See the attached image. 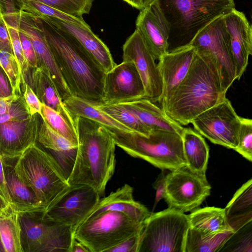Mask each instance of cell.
I'll list each match as a JSON object with an SVG mask.
<instances>
[{
    "mask_svg": "<svg viewBox=\"0 0 252 252\" xmlns=\"http://www.w3.org/2000/svg\"><path fill=\"white\" fill-rule=\"evenodd\" d=\"M211 189L206 175L193 172L185 166L168 173L164 198L168 207L191 212L210 195Z\"/></svg>",
    "mask_w": 252,
    "mask_h": 252,
    "instance_id": "8fae6325",
    "label": "cell"
},
{
    "mask_svg": "<svg viewBox=\"0 0 252 252\" xmlns=\"http://www.w3.org/2000/svg\"><path fill=\"white\" fill-rule=\"evenodd\" d=\"M24 0L38 1L67 14L81 18L90 13L94 0H0V11Z\"/></svg>",
    "mask_w": 252,
    "mask_h": 252,
    "instance_id": "836d02e7",
    "label": "cell"
},
{
    "mask_svg": "<svg viewBox=\"0 0 252 252\" xmlns=\"http://www.w3.org/2000/svg\"><path fill=\"white\" fill-rule=\"evenodd\" d=\"M70 252H90V251L81 242L73 238L70 246Z\"/></svg>",
    "mask_w": 252,
    "mask_h": 252,
    "instance_id": "f907efd6",
    "label": "cell"
},
{
    "mask_svg": "<svg viewBox=\"0 0 252 252\" xmlns=\"http://www.w3.org/2000/svg\"><path fill=\"white\" fill-rule=\"evenodd\" d=\"M1 15L7 26L16 27L30 39L37 58L38 66L48 69L63 101L72 96L37 23L35 16L22 10Z\"/></svg>",
    "mask_w": 252,
    "mask_h": 252,
    "instance_id": "4fadbf2b",
    "label": "cell"
},
{
    "mask_svg": "<svg viewBox=\"0 0 252 252\" xmlns=\"http://www.w3.org/2000/svg\"><path fill=\"white\" fill-rule=\"evenodd\" d=\"M133 191V188L125 184L111 192L107 196L100 198L97 205L88 218L102 212L113 211L122 213L143 223L151 213L145 206L134 200Z\"/></svg>",
    "mask_w": 252,
    "mask_h": 252,
    "instance_id": "603a6c76",
    "label": "cell"
},
{
    "mask_svg": "<svg viewBox=\"0 0 252 252\" xmlns=\"http://www.w3.org/2000/svg\"><path fill=\"white\" fill-rule=\"evenodd\" d=\"M0 51H7L14 54L10 37L8 30V27L1 15H0Z\"/></svg>",
    "mask_w": 252,
    "mask_h": 252,
    "instance_id": "f6af8a7d",
    "label": "cell"
},
{
    "mask_svg": "<svg viewBox=\"0 0 252 252\" xmlns=\"http://www.w3.org/2000/svg\"><path fill=\"white\" fill-rule=\"evenodd\" d=\"M100 197L90 186L70 185L45 214L50 218L69 226L74 231L93 212Z\"/></svg>",
    "mask_w": 252,
    "mask_h": 252,
    "instance_id": "5bb4252c",
    "label": "cell"
},
{
    "mask_svg": "<svg viewBox=\"0 0 252 252\" xmlns=\"http://www.w3.org/2000/svg\"><path fill=\"white\" fill-rule=\"evenodd\" d=\"M63 103L73 119L81 117L91 119L105 126L112 133L119 131L133 132L96 106L79 98L71 96Z\"/></svg>",
    "mask_w": 252,
    "mask_h": 252,
    "instance_id": "f546056e",
    "label": "cell"
},
{
    "mask_svg": "<svg viewBox=\"0 0 252 252\" xmlns=\"http://www.w3.org/2000/svg\"><path fill=\"white\" fill-rule=\"evenodd\" d=\"M22 95L14 94L0 97V124L26 117L27 111L20 102L14 103Z\"/></svg>",
    "mask_w": 252,
    "mask_h": 252,
    "instance_id": "f35d334b",
    "label": "cell"
},
{
    "mask_svg": "<svg viewBox=\"0 0 252 252\" xmlns=\"http://www.w3.org/2000/svg\"><path fill=\"white\" fill-rule=\"evenodd\" d=\"M169 27L168 52L190 44L216 19L235 8L234 0H158Z\"/></svg>",
    "mask_w": 252,
    "mask_h": 252,
    "instance_id": "277c9868",
    "label": "cell"
},
{
    "mask_svg": "<svg viewBox=\"0 0 252 252\" xmlns=\"http://www.w3.org/2000/svg\"><path fill=\"white\" fill-rule=\"evenodd\" d=\"M135 27L156 60L168 52L169 27L158 0L140 10Z\"/></svg>",
    "mask_w": 252,
    "mask_h": 252,
    "instance_id": "ac0fdd59",
    "label": "cell"
},
{
    "mask_svg": "<svg viewBox=\"0 0 252 252\" xmlns=\"http://www.w3.org/2000/svg\"><path fill=\"white\" fill-rule=\"evenodd\" d=\"M14 168L20 180L35 194L44 213L70 187L51 157L36 143L17 158Z\"/></svg>",
    "mask_w": 252,
    "mask_h": 252,
    "instance_id": "5b68a950",
    "label": "cell"
},
{
    "mask_svg": "<svg viewBox=\"0 0 252 252\" xmlns=\"http://www.w3.org/2000/svg\"><path fill=\"white\" fill-rule=\"evenodd\" d=\"M14 94L9 80L4 70L0 66V97Z\"/></svg>",
    "mask_w": 252,
    "mask_h": 252,
    "instance_id": "7dc6e473",
    "label": "cell"
},
{
    "mask_svg": "<svg viewBox=\"0 0 252 252\" xmlns=\"http://www.w3.org/2000/svg\"><path fill=\"white\" fill-rule=\"evenodd\" d=\"M116 146L130 156L170 171L187 166L180 134L163 130L151 131L148 136L134 132L112 133Z\"/></svg>",
    "mask_w": 252,
    "mask_h": 252,
    "instance_id": "8992f818",
    "label": "cell"
},
{
    "mask_svg": "<svg viewBox=\"0 0 252 252\" xmlns=\"http://www.w3.org/2000/svg\"><path fill=\"white\" fill-rule=\"evenodd\" d=\"M145 97L144 84L132 62L123 61L106 73L102 103L119 104Z\"/></svg>",
    "mask_w": 252,
    "mask_h": 252,
    "instance_id": "2e32d148",
    "label": "cell"
},
{
    "mask_svg": "<svg viewBox=\"0 0 252 252\" xmlns=\"http://www.w3.org/2000/svg\"><path fill=\"white\" fill-rule=\"evenodd\" d=\"M7 27L13 53L20 65L23 76L25 81L27 72L30 69L26 63L23 55L19 31L15 27L9 26Z\"/></svg>",
    "mask_w": 252,
    "mask_h": 252,
    "instance_id": "60d3db41",
    "label": "cell"
},
{
    "mask_svg": "<svg viewBox=\"0 0 252 252\" xmlns=\"http://www.w3.org/2000/svg\"><path fill=\"white\" fill-rule=\"evenodd\" d=\"M236 67V79L244 73L252 54V28L245 15L232 9L223 16Z\"/></svg>",
    "mask_w": 252,
    "mask_h": 252,
    "instance_id": "d6986e66",
    "label": "cell"
},
{
    "mask_svg": "<svg viewBox=\"0 0 252 252\" xmlns=\"http://www.w3.org/2000/svg\"><path fill=\"white\" fill-rule=\"evenodd\" d=\"M23 97L29 108L31 116L41 114L42 103L40 101L31 86L27 83L24 85Z\"/></svg>",
    "mask_w": 252,
    "mask_h": 252,
    "instance_id": "7bdbcfd3",
    "label": "cell"
},
{
    "mask_svg": "<svg viewBox=\"0 0 252 252\" xmlns=\"http://www.w3.org/2000/svg\"><path fill=\"white\" fill-rule=\"evenodd\" d=\"M195 53V48L189 45L168 52L158 59V66L163 85L162 99L165 98L185 78Z\"/></svg>",
    "mask_w": 252,
    "mask_h": 252,
    "instance_id": "44dd1931",
    "label": "cell"
},
{
    "mask_svg": "<svg viewBox=\"0 0 252 252\" xmlns=\"http://www.w3.org/2000/svg\"><path fill=\"white\" fill-rule=\"evenodd\" d=\"M132 7L141 10L148 6L153 0H123Z\"/></svg>",
    "mask_w": 252,
    "mask_h": 252,
    "instance_id": "681fc988",
    "label": "cell"
},
{
    "mask_svg": "<svg viewBox=\"0 0 252 252\" xmlns=\"http://www.w3.org/2000/svg\"><path fill=\"white\" fill-rule=\"evenodd\" d=\"M64 30L75 38L107 72L117 64L106 45L92 31L85 28L53 17L41 18Z\"/></svg>",
    "mask_w": 252,
    "mask_h": 252,
    "instance_id": "7402d4cb",
    "label": "cell"
},
{
    "mask_svg": "<svg viewBox=\"0 0 252 252\" xmlns=\"http://www.w3.org/2000/svg\"><path fill=\"white\" fill-rule=\"evenodd\" d=\"M78 145L76 160L67 180L70 185H86L103 196L116 167V143L112 133L91 119L73 118Z\"/></svg>",
    "mask_w": 252,
    "mask_h": 252,
    "instance_id": "3957f363",
    "label": "cell"
},
{
    "mask_svg": "<svg viewBox=\"0 0 252 252\" xmlns=\"http://www.w3.org/2000/svg\"><path fill=\"white\" fill-rule=\"evenodd\" d=\"M20 214L9 206L0 214V239L4 252H23Z\"/></svg>",
    "mask_w": 252,
    "mask_h": 252,
    "instance_id": "4dcf8cb0",
    "label": "cell"
},
{
    "mask_svg": "<svg viewBox=\"0 0 252 252\" xmlns=\"http://www.w3.org/2000/svg\"><path fill=\"white\" fill-rule=\"evenodd\" d=\"M189 227L203 235L234 231L229 225L224 209L206 207L196 208L188 215Z\"/></svg>",
    "mask_w": 252,
    "mask_h": 252,
    "instance_id": "83f0119b",
    "label": "cell"
},
{
    "mask_svg": "<svg viewBox=\"0 0 252 252\" xmlns=\"http://www.w3.org/2000/svg\"><path fill=\"white\" fill-rule=\"evenodd\" d=\"M233 232L206 235L189 227L187 234L185 252H219Z\"/></svg>",
    "mask_w": 252,
    "mask_h": 252,
    "instance_id": "d6a6232c",
    "label": "cell"
},
{
    "mask_svg": "<svg viewBox=\"0 0 252 252\" xmlns=\"http://www.w3.org/2000/svg\"><path fill=\"white\" fill-rule=\"evenodd\" d=\"M5 179L12 206L20 215L44 213L43 209L35 194L18 177L14 166L3 159Z\"/></svg>",
    "mask_w": 252,
    "mask_h": 252,
    "instance_id": "484cf974",
    "label": "cell"
},
{
    "mask_svg": "<svg viewBox=\"0 0 252 252\" xmlns=\"http://www.w3.org/2000/svg\"><path fill=\"white\" fill-rule=\"evenodd\" d=\"M223 16L216 19L199 31L189 45L196 50L207 52L215 59L222 90L226 94L236 79V73Z\"/></svg>",
    "mask_w": 252,
    "mask_h": 252,
    "instance_id": "7c38bea8",
    "label": "cell"
},
{
    "mask_svg": "<svg viewBox=\"0 0 252 252\" xmlns=\"http://www.w3.org/2000/svg\"><path fill=\"white\" fill-rule=\"evenodd\" d=\"M0 252H4V250L0 239Z\"/></svg>",
    "mask_w": 252,
    "mask_h": 252,
    "instance_id": "f5cc1de1",
    "label": "cell"
},
{
    "mask_svg": "<svg viewBox=\"0 0 252 252\" xmlns=\"http://www.w3.org/2000/svg\"><path fill=\"white\" fill-rule=\"evenodd\" d=\"M245 158L252 161V120L242 118L238 136V145L235 150Z\"/></svg>",
    "mask_w": 252,
    "mask_h": 252,
    "instance_id": "ab89813d",
    "label": "cell"
},
{
    "mask_svg": "<svg viewBox=\"0 0 252 252\" xmlns=\"http://www.w3.org/2000/svg\"><path fill=\"white\" fill-rule=\"evenodd\" d=\"M95 106L133 132L146 136L151 132L133 113L120 104L101 103Z\"/></svg>",
    "mask_w": 252,
    "mask_h": 252,
    "instance_id": "e575fe53",
    "label": "cell"
},
{
    "mask_svg": "<svg viewBox=\"0 0 252 252\" xmlns=\"http://www.w3.org/2000/svg\"><path fill=\"white\" fill-rule=\"evenodd\" d=\"M140 233L127 238L107 252H137Z\"/></svg>",
    "mask_w": 252,
    "mask_h": 252,
    "instance_id": "ee69618b",
    "label": "cell"
},
{
    "mask_svg": "<svg viewBox=\"0 0 252 252\" xmlns=\"http://www.w3.org/2000/svg\"><path fill=\"white\" fill-rule=\"evenodd\" d=\"M9 206H10V205L8 204L4 198L0 194V214Z\"/></svg>",
    "mask_w": 252,
    "mask_h": 252,
    "instance_id": "816d5d0a",
    "label": "cell"
},
{
    "mask_svg": "<svg viewBox=\"0 0 252 252\" xmlns=\"http://www.w3.org/2000/svg\"><path fill=\"white\" fill-rule=\"evenodd\" d=\"M38 129L37 114L0 124V156L5 160L18 158L36 143Z\"/></svg>",
    "mask_w": 252,
    "mask_h": 252,
    "instance_id": "e0dca14e",
    "label": "cell"
},
{
    "mask_svg": "<svg viewBox=\"0 0 252 252\" xmlns=\"http://www.w3.org/2000/svg\"><path fill=\"white\" fill-rule=\"evenodd\" d=\"M195 50L185 78L160 102L167 116L181 126L191 123L226 97L215 59L206 51Z\"/></svg>",
    "mask_w": 252,
    "mask_h": 252,
    "instance_id": "7a4b0ae2",
    "label": "cell"
},
{
    "mask_svg": "<svg viewBox=\"0 0 252 252\" xmlns=\"http://www.w3.org/2000/svg\"><path fill=\"white\" fill-rule=\"evenodd\" d=\"M45 121L55 131L73 144L78 145V139L75 127L72 126L57 111L42 103L41 114Z\"/></svg>",
    "mask_w": 252,
    "mask_h": 252,
    "instance_id": "d590c367",
    "label": "cell"
},
{
    "mask_svg": "<svg viewBox=\"0 0 252 252\" xmlns=\"http://www.w3.org/2000/svg\"><path fill=\"white\" fill-rule=\"evenodd\" d=\"M31 81L32 89L40 101L59 112L75 127L73 119L65 108L48 69L41 66L32 68Z\"/></svg>",
    "mask_w": 252,
    "mask_h": 252,
    "instance_id": "d4e9b609",
    "label": "cell"
},
{
    "mask_svg": "<svg viewBox=\"0 0 252 252\" xmlns=\"http://www.w3.org/2000/svg\"><path fill=\"white\" fill-rule=\"evenodd\" d=\"M35 18L71 95L94 105L102 103L106 72L99 63L70 33Z\"/></svg>",
    "mask_w": 252,
    "mask_h": 252,
    "instance_id": "6da1fadb",
    "label": "cell"
},
{
    "mask_svg": "<svg viewBox=\"0 0 252 252\" xmlns=\"http://www.w3.org/2000/svg\"><path fill=\"white\" fill-rule=\"evenodd\" d=\"M224 209L227 221L233 231L252 220V180L244 184Z\"/></svg>",
    "mask_w": 252,
    "mask_h": 252,
    "instance_id": "f1b7e54d",
    "label": "cell"
},
{
    "mask_svg": "<svg viewBox=\"0 0 252 252\" xmlns=\"http://www.w3.org/2000/svg\"><path fill=\"white\" fill-rule=\"evenodd\" d=\"M19 31L23 55L29 69L38 66L37 58L32 44L28 37L22 32Z\"/></svg>",
    "mask_w": 252,
    "mask_h": 252,
    "instance_id": "b9f144b4",
    "label": "cell"
},
{
    "mask_svg": "<svg viewBox=\"0 0 252 252\" xmlns=\"http://www.w3.org/2000/svg\"><path fill=\"white\" fill-rule=\"evenodd\" d=\"M241 117L225 97L191 122L195 129L211 142L235 150Z\"/></svg>",
    "mask_w": 252,
    "mask_h": 252,
    "instance_id": "30bf717a",
    "label": "cell"
},
{
    "mask_svg": "<svg viewBox=\"0 0 252 252\" xmlns=\"http://www.w3.org/2000/svg\"><path fill=\"white\" fill-rule=\"evenodd\" d=\"M0 66L6 74L11 85L13 94H22L21 85L26 81L20 65L14 54L7 51H0Z\"/></svg>",
    "mask_w": 252,
    "mask_h": 252,
    "instance_id": "74e56055",
    "label": "cell"
},
{
    "mask_svg": "<svg viewBox=\"0 0 252 252\" xmlns=\"http://www.w3.org/2000/svg\"><path fill=\"white\" fill-rule=\"evenodd\" d=\"M252 220L234 231L219 252H252Z\"/></svg>",
    "mask_w": 252,
    "mask_h": 252,
    "instance_id": "8d00e7d4",
    "label": "cell"
},
{
    "mask_svg": "<svg viewBox=\"0 0 252 252\" xmlns=\"http://www.w3.org/2000/svg\"><path fill=\"white\" fill-rule=\"evenodd\" d=\"M0 194L4 198L8 204L11 205V200L8 192L7 183L5 179L3 159L0 156Z\"/></svg>",
    "mask_w": 252,
    "mask_h": 252,
    "instance_id": "c3c4849f",
    "label": "cell"
},
{
    "mask_svg": "<svg viewBox=\"0 0 252 252\" xmlns=\"http://www.w3.org/2000/svg\"><path fill=\"white\" fill-rule=\"evenodd\" d=\"M167 169H162V172L153 184V187L156 190L153 210L158 202L164 197L166 190V177L168 173H167Z\"/></svg>",
    "mask_w": 252,
    "mask_h": 252,
    "instance_id": "bcb514c9",
    "label": "cell"
},
{
    "mask_svg": "<svg viewBox=\"0 0 252 252\" xmlns=\"http://www.w3.org/2000/svg\"><path fill=\"white\" fill-rule=\"evenodd\" d=\"M123 59L134 63L144 84L145 98L154 103L161 102L163 94L161 76L156 59L137 29L123 45Z\"/></svg>",
    "mask_w": 252,
    "mask_h": 252,
    "instance_id": "9a60e30c",
    "label": "cell"
},
{
    "mask_svg": "<svg viewBox=\"0 0 252 252\" xmlns=\"http://www.w3.org/2000/svg\"><path fill=\"white\" fill-rule=\"evenodd\" d=\"M22 244L26 252H70L73 229L44 213L20 215Z\"/></svg>",
    "mask_w": 252,
    "mask_h": 252,
    "instance_id": "9c48e42d",
    "label": "cell"
},
{
    "mask_svg": "<svg viewBox=\"0 0 252 252\" xmlns=\"http://www.w3.org/2000/svg\"><path fill=\"white\" fill-rule=\"evenodd\" d=\"M139 222L117 211H106L88 218L73 232L74 238L90 252H107L127 238L141 232Z\"/></svg>",
    "mask_w": 252,
    "mask_h": 252,
    "instance_id": "52a82bcc",
    "label": "cell"
},
{
    "mask_svg": "<svg viewBox=\"0 0 252 252\" xmlns=\"http://www.w3.org/2000/svg\"><path fill=\"white\" fill-rule=\"evenodd\" d=\"M119 104L133 113L150 131L163 130L182 134L184 128L148 99L142 98Z\"/></svg>",
    "mask_w": 252,
    "mask_h": 252,
    "instance_id": "cb8c5ba5",
    "label": "cell"
},
{
    "mask_svg": "<svg viewBox=\"0 0 252 252\" xmlns=\"http://www.w3.org/2000/svg\"><path fill=\"white\" fill-rule=\"evenodd\" d=\"M181 137L186 166L193 172L206 175L209 149L204 139L190 128H184Z\"/></svg>",
    "mask_w": 252,
    "mask_h": 252,
    "instance_id": "4316f807",
    "label": "cell"
},
{
    "mask_svg": "<svg viewBox=\"0 0 252 252\" xmlns=\"http://www.w3.org/2000/svg\"><path fill=\"white\" fill-rule=\"evenodd\" d=\"M22 10L39 18L53 17L85 28H91L83 17H74L36 1L24 0L9 6L0 13L4 15Z\"/></svg>",
    "mask_w": 252,
    "mask_h": 252,
    "instance_id": "1f68e13d",
    "label": "cell"
},
{
    "mask_svg": "<svg viewBox=\"0 0 252 252\" xmlns=\"http://www.w3.org/2000/svg\"><path fill=\"white\" fill-rule=\"evenodd\" d=\"M188 215L168 207L144 220L137 252H185Z\"/></svg>",
    "mask_w": 252,
    "mask_h": 252,
    "instance_id": "ba28073f",
    "label": "cell"
},
{
    "mask_svg": "<svg viewBox=\"0 0 252 252\" xmlns=\"http://www.w3.org/2000/svg\"><path fill=\"white\" fill-rule=\"evenodd\" d=\"M37 141L51 157L67 181L75 162L77 146L55 131L44 120L38 129Z\"/></svg>",
    "mask_w": 252,
    "mask_h": 252,
    "instance_id": "ffe728a7",
    "label": "cell"
}]
</instances>
